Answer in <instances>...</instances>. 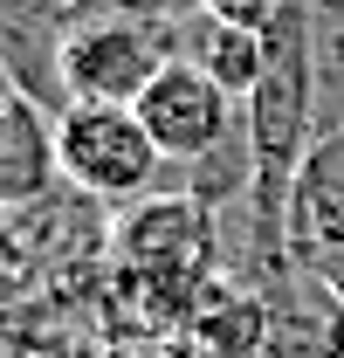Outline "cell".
I'll return each instance as SVG.
<instances>
[{"mask_svg":"<svg viewBox=\"0 0 344 358\" xmlns=\"http://www.w3.org/2000/svg\"><path fill=\"white\" fill-rule=\"evenodd\" d=\"M186 21V14H200V0H83L76 7V21Z\"/></svg>","mask_w":344,"mask_h":358,"instance_id":"cell-8","label":"cell"},{"mask_svg":"<svg viewBox=\"0 0 344 358\" xmlns=\"http://www.w3.org/2000/svg\"><path fill=\"white\" fill-rule=\"evenodd\" d=\"M179 55V21H69L62 90L69 103H138L152 76Z\"/></svg>","mask_w":344,"mask_h":358,"instance_id":"cell-2","label":"cell"},{"mask_svg":"<svg viewBox=\"0 0 344 358\" xmlns=\"http://www.w3.org/2000/svg\"><path fill=\"white\" fill-rule=\"evenodd\" d=\"M55 152H62V179L103 207L159 200V179L172 173V159L152 145L131 103H69L55 117Z\"/></svg>","mask_w":344,"mask_h":358,"instance_id":"cell-1","label":"cell"},{"mask_svg":"<svg viewBox=\"0 0 344 358\" xmlns=\"http://www.w3.org/2000/svg\"><path fill=\"white\" fill-rule=\"evenodd\" d=\"M268 345L261 358H344V296L303 262H282L261 282Z\"/></svg>","mask_w":344,"mask_h":358,"instance_id":"cell-5","label":"cell"},{"mask_svg":"<svg viewBox=\"0 0 344 358\" xmlns=\"http://www.w3.org/2000/svg\"><path fill=\"white\" fill-rule=\"evenodd\" d=\"M282 241H289V262L303 268L344 262V124L317 131V145L303 152L289 214H282Z\"/></svg>","mask_w":344,"mask_h":358,"instance_id":"cell-4","label":"cell"},{"mask_svg":"<svg viewBox=\"0 0 344 358\" xmlns=\"http://www.w3.org/2000/svg\"><path fill=\"white\" fill-rule=\"evenodd\" d=\"M131 110L145 117L152 145L166 152L172 166H186V173H193L200 159H214L220 145L234 138V110H241V103H234V96H227L207 69H193L186 55H172Z\"/></svg>","mask_w":344,"mask_h":358,"instance_id":"cell-3","label":"cell"},{"mask_svg":"<svg viewBox=\"0 0 344 358\" xmlns=\"http://www.w3.org/2000/svg\"><path fill=\"white\" fill-rule=\"evenodd\" d=\"M55 179H62L55 110L7 83V96H0V200L21 214V207H35V200L55 193Z\"/></svg>","mask_w":344,"mask_h":358,"instance_id":"cell-6","label":"cell"},{"mask_svg":"<svg viewBox=\"0 0 344 358\" xmlns=\"http://www.w3.org/2000/svg\"><path fill=\"white\" fill-rule=\"evenodd\" d=\"M200 7L234 28H275V14H282V0H200Z\"/></svg>","mask_w":344,"mask_h":358,"instance_id":"cell-9","label":"cell"},{"mask_svg":"<svg viewBox=\"0 0 344 358\" xmlns=\"http://www.w3.org/2000/svg\"><path fill=\"white\" fill-rule=\"evenodd\" d=\"M179 55L193 69H207L234 103H248L261 69H268V28H234V21H220V14L200 7V14L179 21Z\"/></svg>","mask_w":344,"mask_h":358,"instance_id":"cell-7","label":"cell"}]
</instances>
